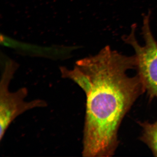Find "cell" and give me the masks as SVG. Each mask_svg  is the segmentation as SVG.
Instances as JSON below:
<instances>
[{
    "label": "cell",
    "mask_w": 157,
    "mask_h": 157,
    "mask_svg": "<svg viewBox=\"0 0 157 157\" xmlns=\"http://www.w3.org/2000/svg\"><path fill=\"white\" fill-rule=\"evenodd\" d=\"M17 67L14 63L6 62L0 80V140L4 138L10 124L26 111L45 107L46 101L37 99L27 101L28 91L22 87L14 91L9 90V85L14 77Z\"/></svg>",
    "instance_id": "3957f363"
},
{
    "label": "cell",
    "mask_w": 157,
    "mask_h": 157,
    "mask_svg": "<svg viewBox=\"0 0 157 157\" xmlns=\"http://www.w3.org/2000/svg\"><path fill=\"white\" fill-rule=\"evenodd\" d=\"M151 12L144 15L142 34L145 44L138 43L135 36L137 25H132L130 33L123 40L131 45L135 52V69L145 91L150 98L157 99V42L150 25Z\"/></svg>",
    "instance_id": "7a4b0ae2"
},
{
    "label": "cell",
    "mask_w": 157,
    "mask_h": 157,
    "mask_svg": "<svg viewBox=\"0 0 157 157\" xmlns=\"http://www.w3.org/2000/svg\"><path fill=\"white\" fill-rule=\"evenodd\" d=\"M142 128L140 140L149 147L155 156L157 157V120L153 123L139 122Z\"/></svg>",
    "instance_id": "277c9868"
},
{
    "label": "cell",
    "mask_w": 157,
    "mask_h": 157,
    "mask_svg": "<svg viewBox=\"0 0 157 157\" xmlns=\"http://www.w3.org/2000/svg\"><path fill=\"white\" fill-rule=\"evenodd\" d=\"M135 65V56L124 55L107 46L94 56L78 61L73 69L60 68L62 78L76 83L85 94L83 157L115 154L123 120L145 91L138 75L127 73Z\"/></svg>",
    "instance_id": "6da1fadb"
}]
</instances>
